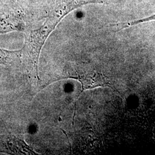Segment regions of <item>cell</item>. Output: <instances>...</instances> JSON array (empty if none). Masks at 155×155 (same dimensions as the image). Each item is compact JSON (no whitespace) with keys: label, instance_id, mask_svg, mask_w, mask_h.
Returning a JSON list of instances; mask_svg holds the SVG:
<instances>
[{"label":"cell","instance_id":"4","mask_svg":"<svg viewBox=\"0 0 155 155\" xmlns=\"http://www.w3.org/2000/svg\"><path fill=\"white\" fill-rule=\"evenodd\" d=\"M22 50L9 51L0 48V65L17 67L21 64Z\"/></svg>","mask_w":155,"mask_h":155},{"label":"cell","instance_id":"3","mask_svg":"<svg viewBox=\"0 0 155 155\" xmlns=\"http://www.w3.org/2000/svg\"><path fill=\"white\" fill-rule=\"evenodd\" d=\"M0 153L8 155H37L21 134L0 135Z\"/></svg>","mask_w":155,"mask_h":155},{"label":"cell","instance_id":"1","mask_svg":"<svg viewBox=\"0 0 155 155\" xmlns=\"http://www.w3.org/2000/svg\"><path fill=\"white\" fill-rule=\"evenodd\" d=\"M72 4L67 0H55L49 10L45 23L38 29L25 33V43L22 50L21 64L32 81L40 80L38 63L40 54L50 34L62 19L73 11Z\"/></svg>","mask_w":155,"mask_h":155},{"label":"cell","instance_id":"2","mask_svg":"<svg viewBox=\"0 0 155 155\" xmlns=\"http://www.w3.org/2000/svg\"><path fill=\"white\" fill-rule=\"evenodd\" d=\"M25 30L24 15L18 8L0 5V35L13 31L24 32Z\"/></svg>","mask_w":155,"mask_h":155},{"label":"cell","instance_id":"5","mask_svg":"<svg viewBox=\"0 0 155 155\" xmlns=\"http://www.w3.org/2000/svg\"><path fill=\"white\" fill-rule=\"evenodd\" d=\"M155 21V14L152 15V16L144 17L143 18H140L139 20H134V21L124 22V23H120V24H116V27L117 28H118V29L117 30V31H120V30L125 29V28H129L130 27H133V26L138 25V24H141V23L149 22V21Z\"/></svg>","mask_w":155,"mask_h":155}]
</instances>
